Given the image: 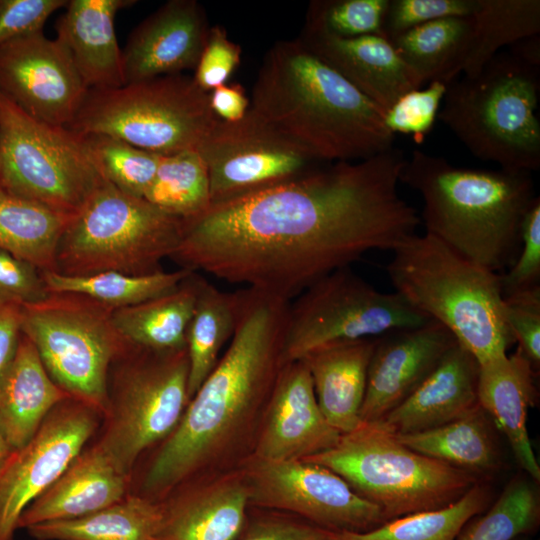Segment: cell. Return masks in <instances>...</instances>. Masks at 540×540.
Returning a JSON list of instances; mask_svg holds the SVG:
<instances>
[{
	"mask_svg": "<svg viewBox=\"0 0 540 540\" xmlns=\"http://www.w3.org/2000/svg\"><path fill=\"white\" fill-rule=\"evenodd\" d=\"M398 148L324 164L183 220L171 256L182 268L291 301L372 250L393 251L420 216L398 193Z\"/></svg>",
	"mask_w": 540,
	"mask_h": 540,
	"instance_id": "cell-1",
	"label": "cell"
},
{
	"mask_svg": "<svg viewBox=\"0 0 540 540\" xmlns=\"http://www.w3.org/2000/svg\"><path fill=\"white\" fill-rule=\"evenodd\" d=\"M235 332L154 452L135 493L159 501L191 479L241 469L253 456L273 389L285 365L289 302L244 288Z\"/></svg>",
	"mask_w": 540,
	"mask_h": 540,
	"instance_id": "cell-2",
	"label": "cell"
},
{
	"mask_svg": "<svg viewBox=\"0 0 540 540\" xmlns=\"http://www.w3.org/2000/svg\"><path fill=\"white\" fill-rule=\"evenodd\" d=\"M250 108L324 163L364 160L394 147L384 111L299 38L265 53Z\"/></svg>",
	"mask_w": 540,
	"mask_h": 540,
	"instance_id": "cell-3",
	"label": "cell"
},
{
	"mask_svg": "<svg viewBox=\"0 0 540 540\" xmlns=\"http://www.w3.org/2000/svg\"><path fill=\"white\" fill-rule=\"evenodd\" d=\"M399 181L420 194L427 234L498 274L514 264L524 218L539 197L530 172L460 168L415 149Z\"/></svg>",
	"mask_w": 540,
	"mask_h": 540,
	"instance_id": "cell-4",
	"label": "cell"
},
{
	"mask_svg": "<svg viewBox=\"0 0 540 540\" xmlns=\"http://www.w3.org/2000/svg\"><path fill=\"white\" fill-rule=\"evenodd\" d=\"M386 266L395 292L445 326L478 364L514 343L503 316L500 274L462 257L430 234H414Z\"/></svg>",
	"mask_w": 540,
	"mask_h": 540,
	"instance_id": "cell-5",
	"label": "cell"
},
{
	"mask_svg": "<svg viewBox=\"0 0 540 540\" xmlns=\"http://www.w3.org/2000/svg\"><path fill=\"white\" fill-rule=\"evenodd\" d=\"M540 68L509 51L447 85L439 119L476 158L500 168H540Z\"/></svg>",
	"mask_w": 540,
	"mask_h": 540,
	"instance_id": "cell-6",
	"label": "cell"
},
{
	"mask_svg": "<svg viewBox=\"0 0 540 540\" xmlns=\"http://www.w3.org/2000/svg\"><path fill=\"white\" fill-rule=\"evenodd\" d=\"M303 460L338 474L387 521L448 506L479 482L406 447L379 421L361 423L330 450Z\"/></svg>",
	"mask_w": 540,
	"mask_h": 540,
	"instance_id": "cell-7",
	"label": "cell"
},
{
	"mask_svg": "<svg viewBox=\"0 0 540 540\" xmlns=\"http://www.w3.org/2000/svg\"><path fill=\"white\" fill-rule=\"evenodd\" d=\"M182 222L106 181L67 224L55 271L67 276L161 271V261L179 244Z\"/></svg>",
	"mask_w": 540,
	"mask_h": 540,
	"instance_id": "cell-8",
	"label": "cell"
},
{
	"mask_svg": "<svg viewBox=\"0 0 540 540\" xmlns=\"http://www.w3.org/2000/svg\"><path fill=\"white\" fill-rule=\"evenodd\" d=\"M219 120L210 107L208 92L192 77L172 74L114 89L88 90L67 128L171 155L197 151Z\"/></svg>",
	"mask_w": 540,
	"mask_h": 540,
	"instance_id": "cell-9",
	"label": "cell"
},
{
	"mask_svg": "<svg viewBox=\"0 0 540 540\" xmlns=\"http://www.w3.org/2000/svg\"><path fill=\"white\" fill-rule=\"evenodd\" d=\"M112 311L73 293H50L21 305V331L52 380L102 418L109 410L110 369L132 347L116 329Z\"/></svg>",
	"mask_w": 540,
	"mask_h": 540,
	"instance_id": "cell-10",
	"label": "cell"
},
{
	"mask_svg": "<svg viewBox=\"0 0 540 540\" xmlns=\"http://www.w3.org/2000/svg\"><path fill=\"white\" fill-rule=\"evenodd\" d=\"M85 136L32 118L0 93V186L68 217L104 183Z\"/></svg>",
	"mask_w": 540,
	"mask_h": 540,
	"instance_id": "cell-11",
	"label": "cell"
},
{
	"mask_svg": "<svg viewBox=\"0 0 540 540\" xmlns=\"http://www.w3.org/2000/svg\"><path fill=\"white\" fill-rule=\"evenodd\" d=\"M109 410L96 443L124 473L177 427L188 403L187 349L156 351L132 346L118 359Z\"/></svg>",
	"mask_w": 540,
	"mask_h": 540,
	"instance_id": "cell-12",
	"label": "cell"
},
{
	"mask_svg": "<svg viewBox=\"0 0 540 540\" xmlns=\"http://www.w3.org/2000/svg\"><path fill=\"white\" fill-rule=\"evenodd\" d=\"M430 320L398 293L379 291L350 267L341 268L289 302L284 359L301 360L328 345L380 337Z\"/></svg>",
	"mask_w": 540,
	"mask_h": 540,
	"instance_id": "cell-13",
	"label": "cell"
},
{
	"mask_svg": "<svg viewBox=\"0 0 540 540\" xmlns=\"http://www.w3.org/2000/svg\"><path fill=\"white\" fill-rule=\"evenodd\" d=\"M197 152L208 170L211 204L271 188L324 165L251 108L238 121L219 120Z\"/></svg>",
	"mask_w": 540,
	"mask_h": 540,
	"instance_id": "cell-14",
	"label": "cell"
},
{
	"mask_svg": "<svg viewBox=\"0 0 540 540\" xmlns=\"http://www.w3.org/2000/svg\"><path fill=\"white\" fill-rule=\"evenodd\" d=\"M242 470L248 505L289 512L331 532H366L387 522L376 505L320 464L251 457Z\"/></svg>",
	"mask_w": 540,
	"mask_h": 540,
	"instance_id": "cell-15",
	"label": "cell"
},
{
	"mask_svg": "<svg viewBox=\"0 0 540 540\" xmlns=\"http://www.w3.org/2000/svg\"><path fill=\"white\" fill-rule=\"evenodd\" d=\"M100 418L92 407L67 398L48 414L26 445L10 452L0 466V540H14L24 510L82 452Z\"/></svg>",
	"mask_w": 540,
	"mask_h": 540,
	"instance_id": "cell-16",
	"label": "cell"
},
{
	"mask_svg": "<svg viewBox=\"0 0 540 540\" xmlns=\"http://www.w3.org/2000/svg\"><path fill=\"white\" fill-rule=\"evenodd\" d=\"M87 92L57 38L39 32L0 46V93L32 118L68 127Z\"/></svg>",
	"mask_w": 540,
	"mask_h": 540,
	"instance_id": "cell-17",
	"label": "cell"
},
{
	"mask_svg": "<svg viewBox=\"0 0 540 540\" xmlns=\"http://www.w3.org/2000/svg\"><path fill=\"white\" fill-rule=\"evenodd\" d=\"M457 343L454 335L433 319L378 337L368 367L361 422L380 421L402 403Z\"/></svg>",
	"mask_w": 540,
	"mask_h": 540,
	"instance_id": "cell-18",
	"label": "cell"
},
{
	"mask_svg": "<svg viewBox=\"0 0 540 540\" xmlns=\"http://www.w3.org/2000/svg\"><path fill=\"white\" fill-rule=\"evenodd\" d=\"M341 433L322 413L302 360L286 362L273 389L252 457L305 459L333 448Z\"/></svg>",
	"mask_w": 540,
	"mask_h": 540,
	"instance_id": "cell-19",
	"label": "cell"
},
{
	"mask_svg": "<svg viewBox=\"0 0 540 540\" xmlns=\"http://www.w3.org/2000/svg\"><path fill=\"white\" fill-rule=\"evenodd\" d=\"M210 27L196 0H170L145 18L122 51L127 83L195 70Z\"/></svg>",
	"mask_w": 540,
	"mask_h": 540,
	"instance_id": "cell-20",
	"label": "cell"
},
{
	"mask_svg": "<svg viewBox=\"0 0 540 540\" xmlns=\"http://www.w3.org/2000/svg\"><path fill=\"white\" fill-rule=\"evenodd\" d=\"M159 501L158 540H233L248 507L243 470L191 479Z\"/></svg>",
	"mask_w": 540,
	"mask_h": 540,
	"instance_id": "cell-21",
	"label": "cell"
},
{
	"mask_svg": "<svg viewBox=\"0 0 540 540\" xmlns=\"http://www.w3.org/2000/svg\"><path fill=\"white\" fill-rule=\"evenodd\" d=\"M298 38L384 113L423 85L383 36L337 38L302 32Z\"/></svg>",
	"mask_w": 540,
	"mask_h": 540,
	"instance_id": "cell-22",
	"label": "cell"
},
{
	"mask_svg": "<svg viewBox=\"0 0 540 540\" xmlns=\"http://www.w3.org/2000/svg\"><path fill=\"white\" fill-rule=\"evenodd\" d=\"M479 364L459 343L426 379L379 422L390 432L411 434L459 419L478 403Z\"/></svg>",
	"mask_w": 540,
	"mask_h": 540,
	"instance_id": "cell-23",
	"label": "cell"
},
{
	"mask_svg": "<svg viewBox=\"0 0 540 540\" xmlns=\"http://www.w3.org/2000/svg\"><path fill=\"white\" fill-rule=\"evenodd\" d=\"M132 476L122 472L95 442L22 513L18 529L78 518L112 505L127 494Z\"/></svg>",
	"mask_w": 540,
	"mask_h": 540,
	"instance_id": "cell-24",
	"label": "cell"
},
{
	"mask_svg": "<svg viewBox=\"0 0 540 540\" xmlns=\"http://www.w3.org/2000/svg\"><path fill=\"white\" fill-rule=\"evenodd\" d=\"M134 0H69L56 23V38L67 49L88 90L126 84L115 17Z\"/></svg>",
	"mask_w": 540,
	"mask_h": 540,
	"instance_id": "cell-25",
	"label": "cell"
},
{
	"mask_svg": "<svg viewBox=\"0 0 540 540\" xmlns=\"http://www.w3.org/2000/svg\"><path fill=\"white\" fill-rule=\"evenodd\" d=\"M519 348L479 364L477 396L481 408L505 434L526 475L537 483L540 467L528 434L527 417L537 400L536 375Z\"/></svg>",
	"mask_w": 540,
	"mask_h": 540,
	"instance_id": "cell-26",
	"label": "cell"
},
{
	"mask_svg": "<svg viewBox=\"0 0 540 540\" xmlns=\"http://www.w3.org/2000/svg\"><path fill=\"white\" fill-rule=\"evenodd\" d=\"M70 397L52 380L34 345L22 333L0 378V435L10 450L26 445L48 414Z\"/></svg>",
	"mask_w": 540,
	"mask_h": 540,
	"instance_id": "cell-27",
	"label": "cell"
},
{
	"mask_svg": "<svg viewBox=\"0 0 540 540\" xmlns=\"http://www.w3.org/2000/svg\"><path fill=\"white\" fill-rule=\"evenodd\" d=\"M378 337L336 343L317 349L303 359L318 405L328 422L341 434L362 422L367 372Z\"/></svg>",
	"mask_w": 540,
	"mask_h": 540,
	"instance_id": "cell-28",
	"label": "cell"
},
{
	"mask_svg": "<svg viewBox=\"0 0 540 540\" xmlns=\"http://www.w3.org/2000/svg\"><path fill=\"white\" fill-rule=\"evenodd\" d=\"M200 275L192 271L174 290L142 303L113 309V323L132 346L168 351L186 348Z\"/></svg>",
	"mask_w": 540,
	"mask_h": 540,
	"instance_id": "cell-29",
	"label": "cell"
},
{
	"mask_svg": "<svg viewBox=\"0 0 540 540\" xmlns=\"http://www.w3.org/2000/svg\"><path fill=\"white\" fill-rule=\"evenodd\" d=\"M489 417L478 405L465 416L442 426L395 435L411 450L479 478L495 473L501 464Z\"/></svg>",
	"mask_w": 540,
	"mask_h": 540,
	"instance_id": "cell-30",
	"label": "cell"
},
{
	"mask_svg": "<svg viewBox=\"0 0 540 540\" xmlns=\"http://www.w3.org/2000/svg\"><path fill=\"white\" fill-rule=\"evenodd\" d=\"M160 501L129 493L91 514L45 522L26 528L36 540H158Z\"/></svg>",
	"mask_w": 540,
	"mask_h": 540,
	"instance_id": "cell-31",
	"label": "cell"
},
{
	"mask_svg": "<svg viewBox=\"0 0 540 540\" xmlns=\"http://www.w3.org/2000/svg\"><path fill=\"white\" fill-rule=\"evenodd\" d=\"M71 217L0 186V250L40 271L56 270V253Z\"/></svg>",
	"mask_w": 540,
	"mask_h": 540,
	"instance_id": "cell-32",
	"label": "cell"
},
{
	"mask_svg": "<svg viewBox=\"0 0 540 540\" xmlns=\"http://www.w3.org/2000/svg\"><path fill=\"white\" fill-rule=\"evenodd\" d=\"M240 299V290L225 292L199 277L195 307L186 332L190 399L216 366L223 346L231 340Z\"/></svg>",
	"mask_w": 540,
	"mask_h": 540,
	"instance_id": "cell-33",
	"label": "cell"
},
{
	"mask_svg": "<svg viewBox=\"0 0 540 540\" xmlns=\"http://www.w3.org/2000/svg\"><path fill=\"white\" fill-rule=\"evenodd\" d=\"M472 16H452L414 27L389 42L422 84L458 78L473 30Z\"/></svg>",
	"mask_w": 540,
	"mask_h": 540,
	"instance_id": "cell-34",
	"label": "cell"
},
{
	"mask_svg": "<svg viewBox=\"0 0 540 540\" xmlns=\"http://www.w3.org/2000/svg\"><path fill=\"white\" fill-rule=\"evenodd\" d=\"M469 44L458 67L460 75L479 72L504 46L539 35V0H478Z\"/></svg>",
	"mask_w": 540,
	"mask_h": 540,
	"instance_id": "cell-35",
	"label": "cell"
},
{
	"mask_svg": "<svg viewBox=\"0 0 540 540\" xmlns=\"http://www.w3.org/2000/svg\"><path fill=\"white\" fill-rule=\"evenodd\" d=\"M191 272L181 268L146 275L105 271L85 276H67L56 271H41V276L50 293L79 294L109 308L118 309L174 290Z\"/></svg>",
	"mask_w": 540,
	"mask_h": 540,
	"instance_id": "cell-36",
	"label": "cell"
},
{
	"mask_svg": "<svg viewBox=\"0 0 540 540\" xmlns=\"http://www.w3.org/2000/svg\"><path fill=\"white\" fill-rule=\"evenodd\" d=\"M489 487L478 482L456 502L405 515L366 532H330L328 540H456L462 527L491 502Z\"/></svg>",
	"mask_w": 540,
	"mask_h": 540,
	"instance_id": "cell-37",
	"label": "cell"
},
{
	"mask_svg": "<svg viewBox=\"0 0 540 540\" xmlns=\"http://www.w3.org/2000/svg\"><path fill=\"white\" fill-rule=\"evenodd\" d=\"M145 200L165 213L187 220L211 205L207 167L196 150L161 155Z\"/></svg>",
	"mask_w": 540,
	"mask_h": 540,
	"instance_id": "cell-38",
	"label": "cell"
},
{
	"mask_svg": "<svg viewBox=\"0 0 540 540\" xmlns=\"http://www.w3.org/2000/svg\"><path fill=\"white\" fill-rule=\"evenodd\" d=\"M536 481L517 475L484 512L472 517L456 540H515L535 533L540 525Z\"/></svg>",
	"mask_w": 540,
	"mask_h": 540,
	"instance_id": "cell-39",
	"label": "cell"
},
{
	"mask_svg": "<svg viewBox=\"0 0 540 540\" xmlns=\"http://www.w3.org/2000/svg\"><path fill=\"white\" fill-rule=\"evenodd\" d=\"M84 136L103 178L120 191L143 198L155 177L161 155L107 135Z\"/></svg>",
	"mask_w": 540,
	"mask_h": 540,
	"instance_id": "cell-40",
	"label": "cell"
},
{
	"mask_svg": "<svg viewBox=\"0 0 540 540\" xmlns=\"http://www.w3.org/2000/svg\"><path fill=\"white\" fill-rule=\"evenodd\" d=\"M388 0H315L306 14L304 33L337 38L382 36Z\"/></svg>",
	"mask_w": 540,
	"mask_h": 540,
	"instance_id": "cell-41",
	"label": "cell"
},
{
	"mask_svg": "<svg viewBox=\"0 0 540 540\" xmlns=\"http://www.w3.org/2000/svg\"><path fill=\"white\" fill-rule=\"evenodd\" d=\"M447 85L435 80L424 89H415L401 96L384 113L386 127L394 135H411L415 142H423L437 120Z\"/></svg>",
	"mask_w": 540,
	"mask_h": 540,
	"instance_id": "cell-42",
	"label": "cell"
},
{
	"mask_svg": "<svg viewBox=\"0 0 540 540\" xmlns=\"http://www.w3.org/2000/svg\"><path fill=\"white\" fill-rule=\"evenodd\" d=\"M330 532L289 512L248 505L233 540H328Z\"/></svg>",
	"mask_w": 540,
	"mask_h": 540,
	"instance_id": "cell-43",
	"label": "cell"
},
{
	"mask_svg": "<svg viewBox=\"0 0 540 540\" xmlns=\"http://www.w3.org/2000/svg\"><path fill=\"white\" fill-rule=\"evenodd\" d=\"M478 0H388L382 36L388 41L427 22L452 17L472 16Z\"/></svg>",
	"mask_w": 540,
	"mask_h": 540,
	"instance_id": "cell-44",
	"label": "cell"
},
{
	"mask_svg": "<svg viewBox=\"0 0 540 540\" xmlns=\"http://www.w3.org/2000/svg\"><path fill=\"white\" fill-rule=\"evenodd\" d=\"M503 316L518 348L540 368V286L503 298Z\"/></svg>",
	"mask_w": 540,
	"mask_h": 540,
	"instance_id": "cell-45",
	"label": "cell"
},
{
	"mask_svg": "<svg viewBox=\"0 0 540 540\" xmlns=\"http://www.w3.org/2000/svg\"><path fill=\"white\" fill-rule=\"evenodd\" d=\"M500 279L503 298L540 286V197L524 218L520 253Z\"/></svg>",
	"mask_w": 540,
	"mask_h": 540,
	"instance_id": "cell-46",
	"label": "cell"
},
{
	"mask_svg": "<svg viewBox=\"0 0 540 540\" xmlns=\"http://www.w3.org/2000/svg\"><path fill=\"white\" fill-rule=\"evenodd\" d=\"M241 55V47L228 37L223 26H211L192 78L209 93L228 82L240 65Z\"/></svg>",
	"mask_w": 540,
	"mask_h": 540,
	"instance_id": "cell-47",
	"label": "cell"
},
{
	"mask_svg": "<svg viewBox=\"0 0 540 540\" xmlns=\"http://www.w3.org/2000/svg\"><path fill=\"white\" fill-rule=\"evenodd\" d=\"M67 0H0V46L43 32L47 19Z\"/></svg>",
	"mask_w": 540,
	"mask_h": 540,
	"instance_id": "cell-48",
	"label": "cell"
},
{
	"mask_svg": "<svg viewBox=\"0 0 540 540\" xmlns=\"http://www.w3.org/2000/svg\"><path fill=\"white\" fill-rule=\"evenodd\" d=\"M50 292L33 264L0 250V299L19 305L43 300Z\"/></svg>",
	"mask_w": 540,
	"mask_h": 540,
	"instance_id": "cell-49",
	"label": "cell"
},
{
	"mask_svg": "<svg viewBox=\"0 0 540 540\" xmlns=\"http://www.w3.org/2000/svg\"><path fill=\"white\" fill-rule=\"evenodd\" d=\"M210 107L222 121L242 119L250 109V99L239 83H226L209 92Z\"/></svg>",
	"mask_w": 540,
	"mask_h": 540,
	"instance_id": "cell-50",
	"label": "cell"
},
{
	"mask_svg": "<svg viewBox=\"0 0 540 540\" xmlns=\"http://www.w3.org/2000/svg\"><path fill=\"white\" fill-rule=\"evenodd\" d=\"M21 334V305L0 299V378L16 353Z\"/></svg>",
	"mask_w": 540,
	"mask_h": 540,
	"instance_id": "cell-51",
	"label": "cell"
},
{
	"mask_svg": "<svg viewBox=\"0 0 540 540\" xmlns=\"http://www.w3.org/2000/svg\"><path fill=\"white\" fill-rule=\"evenodd\" d=\"M512 55L533 67L540 68V37L533 35L509 46Z\"/></svg>",
	"mask_w": 540,
	"mask_h": 540,
	"instance_id": "cell-52",
	"label": "cell"
},
{
	"mask_svg": "<svg viewBox=\"0 0 540 540\" xmlns=\"http://www.w3.org/2000/svg\"><path fill=\"white\" fill-rule=\"evenodd\" d=\"M11 450L0 435V466L5 461L7 456L10 454Z\"/></svg>",
	"mask_w": 540,
	"mask_h": 540,
	"instance_id": "cell-53",
	"label": "cell"
},
{
	"mask_svg": "<svg viewBox=\"0 0 540 540\" xmlns=\"http://www.w3.org/2000/svg\"><path fill=\"white\" fill-rule=\"evenodd\" d=\"M519 539H520V537L516 538L515 540H519Z\"/></svg>",
	"mask_w": 540,
	"mask_h": 540,
	"instance_id": "cell-54",
	"label": "cell"
}]
</instances>
